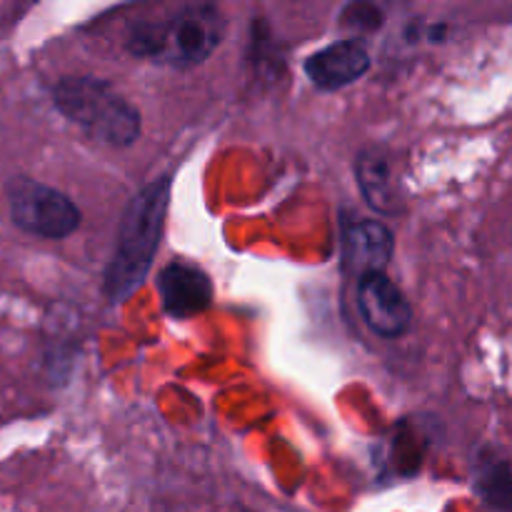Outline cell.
<instances>
[{"label": "cell", "mask_w": 512, "mask_h": 512, "mask_svg": "<svg viewBox=\"0 0 512 512\" xmlns=\"http://www.w3.org/2000/svg\"><path fill=\"white\" fill-rule=\"evenodd\" d=\"M395 253V235L380 220H353L345 223L340 240V265L345 275L365 278L368 273H385Z\"/></svg>", "instance_id": "6"}, {"label": "cell", "mask_w": 512, "mask_h": 512, "mask_svg": "<svg viewBox=\"0 0 512 512\" xmlns=\"http://www.w3.org/2000/svg\"><path fill=\"white\" fill-rule=\"evenodd\" d=\"M225 15L218 5H185L165 18L138 20L125 48L135 58L185 70L205 63L225 38Z\"/></svg>", "instance_id": "2"}, {"label": "cell", "mask_w": 512, "mask_h": 512, "mask_svg": "<svg viewBox=\"0 0 512 512\" xmlns=\"http://www.w3.org/2000/svg\"><path fill=\"white\" fill-rule=\"evenodd\" d=\"M475 493L493 512H512V465L498 450H483L478 455Z\"/></svg>", "instance_id": "10"}, {"label": "cell", "mask_w": 512, "mask_h": 512, "mask_svg": "<svg viewBox=\"0 0 512 512\" xmlns=\"http://www.w3.org/2000/svg\"><path fill=\"white\" fill-rule=\"evenodd\" d=\"M385 15L378 5L370 3H353L343 10L340 15V23L345 28H355V30H378L383 25Z\"/></svg>", "instance_id": "11"}, {"label": "cell", "mask_w": 512, "mask_h": 512, "mask_svg": "<svg viewBox=\"0 0 512 512\" xmlns=\"http://www.w3.org/2000/svg\"><path fill=\"white\" fill-rule=\"evenodd\" d=\"M370 65H373V60H370L363 40L345 38L315 50L313 55H308L303 68L315 88L323 90V93H335V90L358 83L368 73Z\"/></svg>", "instance_id": "7"}, {"label": "cell", "mask_w": 512, "mask_h": 512, "mask_svg": "<svg viewBox=\"0 0 512 512\" xmlns=\"http://www.w3.org/2000/svg\"><path fill=\"white\" fill-rule=\"evenodd\" d=\"M355 295L363 323L380 338H403L413 328V305L385 273H368L360 278Z\"/></svg>", "instance_id": "5"}, {"label": "cell", "mask_w": 512, "mask_h": 512, "mask_svg": "<svg viewBox=\"0 0 512 512\" xmlns=\"http://www.w3.org/2000/svg\"><path fill=\"white\" fill-rule=\"evenodd\" d=\"M53 103L88 138L108 148H130L140 138V110L108 80L68 75L53 85Z\"/></svg>", "instance_id": "3"}, {"label": "cell", "mask_w": 512, "mask_h": 512, "mask_svg": "<svg viewBox=\"0 0 512 512\" xmlns=\"http://www.w3.org/2000/svg\"><path fill=\"white\" fill-rule=\"evenodd\" d=\"M10 220L23 233L43 240H63L80 228V208L63 190L33 178H13L5 185Z\"/></svg>", "instance_id": "4"}, {"label": "cell", "mask_w": 512, "mask_h": 512, "mask_svg": "<svg viewBox=\"0 0 512 512\" xmlns=\"http://www.w3.org/2000/svg\"><path fill=\"white\" fill-rule=\"evenodd\" d=\"M355 178L363 198L373 210L393 215L398 210V185H395L393 160L380 148H365L355 158Z\"/></svg>", "instance_id": "9"}, {"label": "cell", "mask_w": 512, "mask_h": 512, "mask_svg": "<svg viewBox=\"0 0 512 512\" xmlns=\"http://www.w3.org/2000/svg\"><path fill=\"white\" fill-rule=\"evenodd\" d=\"M158 293L163 310L175 320H190L205 313L215 298L210 275L198 265L183 263V260H175L160 270Z\"/></svg>", "instance_id": "8"}, {"label": "cell", "mask_w": 512, "mask_h": 512, "mask_svg": "<svg viewBox=\"0 0 512 512\" xmlns=\"http://www.w3.org/2000/svg\"><path fill=\"white\" fill-rule=\"evenodd\" d=\"M170 175L150 180L130 198L120 218L113 258L105 268L103 290L110 303L128 300L153 270L160 240H163L165 218H168Z\"/></svg>", "instance_id": "1"}]
</instances>
